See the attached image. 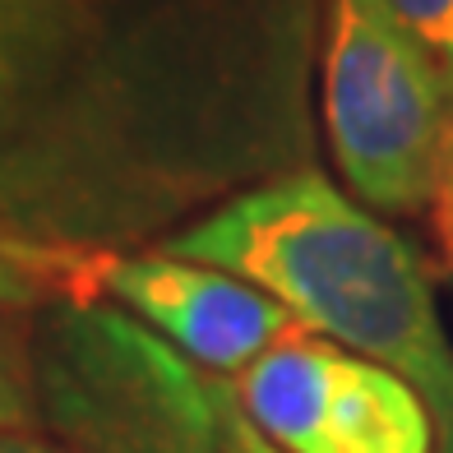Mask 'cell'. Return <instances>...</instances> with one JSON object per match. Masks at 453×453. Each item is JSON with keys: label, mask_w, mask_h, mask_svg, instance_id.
Masks as SVG:
<instances>
[{"label": "cell", "mask_w": 453, "mask_h": 453, "mask_svg": "<svg viewBox=\"0 0 453 453\" xmlns=\"http://www.w3.org/2000/svg\"><path fill=\"white\" fill-rule=\"evenodd\" d=\"M102 301L149 324L162 342L213 375H241L282 338L305 328L278 296L213 264L167 250H111L102 259Z\"/></svg>", "instance_id": "5b68a950"}, {"label": "cell", "mask_w": 453, "mask_h": 453, "mask_svg": "<svg viewBox=\"0 0 453 453\" xmlns=\"http://www.w3.org/2000/svg\"><path fill=\"white\" fill-rule=\"evenodd\" d=\"M0 430H42L33 375V315L0 305Z\"/></svg>", "instance_id": "30bf717a"}, {"label": "cell", "mask_w": 453, "mask_h": 453, "mask_svg": "<svg viewBox=\"0 0 453 453\" xmlns=\"http://www.w3.org/2000/svg\"><path fill=\"white\" fill-rule=\"evenodd\" d=\"M111 250H79L24 236L0 222V305L5 311H51L70 301H102V259Z\"/></svg>", "instance_id": "ba28073f"}, {"label": "cell", "mask_w": 453, "mask_h": 453, "mask_svg": "<svg viewBox=\"0 0 453 453\" xmlns=\"http://www.w3.org/2000/svg\"><path fill=\"white\" fill-rule=\"evenodd\" d=\"M426 226H430V259H435V269L444 278H453V126H449V139H444L435 195L426 203Z\"/></svg>", "instance_id": "7c38bea8"}, {"label": "cell", "mask_w": 453, "mask_h": 453, "mask_svg": "<svg viewBox=\"0 0 453 453\" xmlns=\"http://www.w3.org/2000/svg\"><path fill=\"white\" fill-rule=\"evenodd\" d=\"M315 0H102L88 42L0 56V222L130 250L311 157Z\"/></svg>", "instance_id": "6da1fadb"}, {"label": "cell", "mask_w": 453, "mask_h": 453, "mask_svg": "<svg viewBox=\"0 0 453 453\" xmlns=\"http://www.w3.org/2000/svg\"><path fill=\"white\" fill-rule=\"evenodd\" d=\"M232 384V380H226ZM226 453H282L278 444H269L255 430V421L245 417V407L236 403V394L226 398Z\"/></svg>", "instance_id": "4fadbf2b"}, {"label": "cell", "mask_w": 453, "mask_h": 453, "mask_svg": "<svg viewBox=\"0 0 453 453\" xmlns=\"http://www.w3.org/2000/svg\"><path fill=\"white\" fill-rule=\"evenodd\" d=\"M342 347L311 328H296L273 352L232 375V394L255 430L282 453H324L328 398H334Z\"/></svg>", "instance_id": "8992f818"}, {"label": "cell", "mask_w": 453, "mask_h": 453, "mask_svg": "<svg viewBox=\"0 0 453 453\" xmlns=\"http://www.w3.org/2000/svg\"><path fill=\"white\" fill-rule=\"evenodd\" d=\"M157 250L213 264L278 296L311 334L403 375L453 453V342L421 250L315 167L213 203Z\"/></svg>", "instance_id": "7a4b0ae2"}, {"label": "cell", "mask_w": 453, "mask_h": 453, "mask_svg": "<svg viewBox=\"0 0 453 453\" xmlns=\"http://www.w3.org/2000/svg\"><path fill=\"white\" fill-rule=\"evenodd\" d=\"M33 375L42 430L70 453H226V375L111 301L37 311Z\"/></svg>", "instance_id": "3957f363"}, {"label": "cell", "mask_w": 453, "mask_h": 453, "mask_svg": "<svg viewBox=\"0 0 453 453\" xmlns=\"http://www.w3.org/2000/svg\"><path fill=\"white\" fill-rule=\"evenodd\" d=\"M324 453H435V421L403 375L342 352Z\"/></svg>", "instance_id": "52a82bcc"}, {"label": "cell", "mask_w": 453, "mask_h": 453, "mask_svg": "<svg viewBox=\"0 0 453 453\" xmlns=\"http://www.w3.org/2000/svg\"><path fill=\"white\" fill-rule=\"evenodd\" d=\"M102 0H0V56H42L88 42Z\"/></svg>", "instance_id": "9c48e42d"}, {"label": "cell", "mask_w": 453, "mask_h": 453, "mask_svg": "<svg viewBox=\"0 0 453 453\" xmlns=\"http://www.w3.org/2000/svg\"><path fill=\"white\" fill-rule=\"evenodd\" d=\"M398 24L426 47L453 93V0H388Z\"/></svg>", "instance_id": "8fae6325"}, {"label": "cell", "mask_w": 453, "mask_h": 453, "mask_svg": "<svg viewBox=\"0 0 453 453\" xmlns=\"http://www.w3.org/2000/svg\"><path fill=\"white\" fill-rule=\"evenodd\" d=\"M0 453H70L47 430H0Z\"/></svg>", "instance_id": "5bb4252c"}, {"label": "cell", "mask_w": 453, "mask_h": 453, "mask_svg": "<svg viewBox=\"0 0 453 453\" xmlns=\"http://www.w3.org/2000/svg\"><path fill=\"white\" fill-rule=\"evenodd\" d=\"M319 107L342 180L375 213H421L435 195L453 93L388 0H324Z\"/></svg>", "instance_id": "277c9868"}]
</instances>
